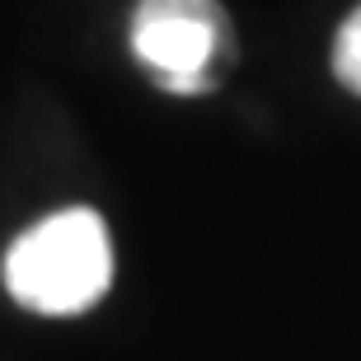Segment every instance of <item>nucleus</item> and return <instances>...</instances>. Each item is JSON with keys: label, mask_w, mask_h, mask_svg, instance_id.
I'll return each instance as SVG.
<instances>
[{"label": "nucleus", "mask_w": 361, "mask_h": 361, "mask_svg": "<svg viewBox=\"0 0 361 361\" xmlns=\"http://www.w3.org/2000/svg\"><path fill=\"white\" fill-rule=\"evenodd\" d=\"M113 281V244L104 216L71 207L19 235L5 254V286L38 314H80Z\"/></svg>", "instance_id": "1"}, {"label": "nucleus", "mask_w": 361, "mask_h": 361, "mask_svg": "<svg viewBox=\"0 0 361 361\" xmlns=\"http://www.w3.org/2000/svg\"><path fill=\"white\" fill-rule=\"evenodd\" d=\"M132 52L169 94H212L230 56V19L221 0H141L132 14Z\"/></svg>", "instance_id": "2"}, {"label": "nucleus", "mask_w": 361, "mask_h": 361, "mask_svg": "<svg viewBox=\"0 0 361 361\" xmlns=\"http://www.w3.org/2000/svg\"><path fill=\"white\" fill-rule=\"evenodd\" d=\"M334 75L343 80V90L361 94V5L348 14V24L338 28V42H334Z\"/></svg>", "instance_id": "3"}]
</instances>
